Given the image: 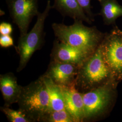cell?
I'll use <instances>...</instances> for the list:
<instances>
[{"mask_svg": "<svg viewBox=\"0 0 122 122\" xmlns=\"http://www.w3.org/2000/svg\"><path fill=\"white\" fill-rule=\"evenodd\" d=\"M74 20L71 25L53 23L54 34L61 42L91 55L100 46L106 33L101 32L96 26H86L81 20Z\"/></svg>", "mask_w": 122, "mask_h": 122, "instance_id": "6da1fadb", "label": "cell"}, {"mask_svg": "<svg viewBox=\"0 0 122 122\" xmlns=\"http://www.w3.org/2000/svg\"><path fill=\"white\" fill-rule=\"evenodd\" d=\"M113 81L116 82L104 60L100 44L79 66L76 87L83 93Z\"/></svg>", "mask_w": 122, "mask_h": 122, "instance_id": "7a4b0ae2", "label": "cell"}, {"mask_svg": "<svg viewBox=\"0 0 122 122\" xmlns=\"http://www.w3.org/2000/svg\"><path fill=\"white\" fill-rule=\"evenodd\" d=\"M118 85L113 81L82 93L84 122L99 120L109 115L118 98Z\"/></svg>", "mask_w": 122, "mask_h": 122, "instance_id": "3957f363", "label": "cell"}, {"mask_svg": "<svg viewBox=\"0 0 122 122\" xmlns=\"http://www.w3.org/2000/svg\"><path fill=\"white\" fill-rule=\"evenodd\" d=\"M19 109L34 122H42L50 111L48 92L41 77L22 87L18 101Z\"/></svg>", "mask_w": 122, "mask_h": 122, "instance_id": "277c9868", "label": "cell"}, {"mask_svg": "<svg viewBox=\"0 0 122 122\" xmlns=\"http://www.w3.org/2000/svg\"><path fill=\"white\" fill-rule=\"evenodd\" d=\"M52 8L51 1L48 0L44 11L42 13L39 12L37 15L36 22L30 31L20 37L16 48L20 56L17 72L21 71L25 67L34 52L41 48L45 35L44 23Z\"/></svg>", "mask_w": 122, "mask_h": 122, "instance_id": "5b68a950", "label": "cell"}, {"mask_svg": "<svg viewBox=\"0 0 122 122\" xmlns=\"http://www.w3.org/2000/svg\"><path fill=\"white\" fill-rule=\"evenodd\" d=\"M104 60L113 75L115 81H122V31L116 25L106 33L101 44Z\"/></svg>", "mask_w": 122, "mask_h": 122, "instance_id": "8992f818", "label": "cell"}, {"mask_svg": "<svg viewBox=\"0 0 122 122\" xmlns=\"http://www.w3.org/2000/svg\"><path fill=\"white\" fill-rule=\"evenodd\" d=\"M13 23L17 25L20 36L26 35L33 18L37 16L38 0H6Z\"/></svg>", "mask_w": 122, "mask_h": 122, "instance_id": "52a82bcc", "label": "cell"}, {"mask_svg": "<svg viewBox=\"0 0 122 122\" xmlns=\"http://www.w3.org/2000/svg\"><path fill=\"white\" fill-rule=\"evenodd\" d=\"M79 67L72 64L51 61L44 75L57 85L67 86L75 84Z\"/></svg>", "mask_w": 122, "mask_h": 122, "instance_id": "ba28073f", "label": "cell"}, {"mask_svg": "<svg viewBox=\"0 0 122 122\" xmlns=\"http://www.w3.org/2000/svg\"><path fill=\"white\" fill-rule=\"evenodd\" d=\"M91 55L57 39L54 41L51 61L72 64L80 66Z\"/></svg>", "mask_w": 122, "mask_h": 122, "instance_id": "9c48e42d", "label": "cell"}, {"mask_svg": "<svg viewBox=\"0 0 122 122\" xmlns=\"http://www.w3.org/2000/svg\"><path fill=\"white\" fill-rule=\"evenodd\" d=\"M60 87L63 95L65 109L71 116L74 122H84L82 93L77 90L75 84L67 86Z\"/></svg>", "mask_w": 122, "mask_h": 122, "instance_id": "30bf717a", "label": "cell"}, {"mask_svg": "<svg viewBox=\"0 0 122 122\" xmlns=\"http://www.w3.org/2000/svg\"><path fill=\"white\" fill-rule=\"evenodd\" d=\"M22 87L18 83L16 77L12 73L0 76V90L4 100V106L9 107L17 103Z\"/></svg>", "mask_w": 122, "mask_h": 122, "instance_id": "8fae6325", "label": "cell"}, {"mask_svg": "<svg viewBox=\"0 0 122 122\" xmlns=\"http://www.w3.org/2000/svg\"><path fill=\"white\" fill-rule=\"evenodd\" d=\"M52 8L63 16H68L92 24V21L81 7L77 0H54Z\"/></svg>", "mask_w": 122, "mask_h": 122, "instance_id": "7c38bea8", "label": "cell"}, {"mask_svg": "<svg viewBox=\"0 0 122 122\" xmlns=\"http://www.w3.org/2000/svg\"><path fill=\"white\" fill-rule=\"evenodd\" d=\"M101 5L100 15L105 25H114L118 18L122 16V6L117 0H97Z\"/></svg>", "mask_w": 122, "mask_h": 122, "instance_id": "4fadbf2b", "label": "cell"}, {"mask_svg": "<svg viewBox=\"0 0 122 122\" xmlns=\"http://www.w3.org/2000/svg\"><path fill=\"white\" fill-rule=\"evenodd\" d=\"M41 77L48 92L50 100V112L65 109L64 99L61 87L44 74Z\"/></svg>", "mask_w": 122, "mask_h": 122, "instance_id": "5bb4252c", "label": "cell"}, {"mask_svg": "<svg viewBox=\"0 0 122 122\" xmlns=\"http://www.w3.org/2000/svg\"><path fill=\"white\" fill-rule=\"evenodd\" d=\"M0 110L4 113L10 122H34L26 113L20 109L15 110L9 108V107L4 106L0 107Z\"/></svg>", "mask_w": 122, "mask_h": 122, "instance_id": "9a60e30c", "label": "cell"}, {"mask_svg": "<svg viewBox=\"0 0 122 122\" xmlns=\"http://www.w3.org/2000/svg\"><path fill=\"white\" fill-rule=\"evenodd\" d=\"M42 122H74L70 113L66 109L50 112Z\"/></svg>", "mask_w": 122, "mask_h": 122, "instance_id": "2e32d148", "label": "cell"}, {"mask_svg": "<svg viewBox=\"0 0 122 122\" xmlns=\"http://www.w3.org/2000/svg\"><path fill=\"white\" fill-rule=\"evenodd\" d=\"M81 7L82 9L85 13L93 22L94 21V15L92 11V0H77Z\"/></svg>", "mask_w": 122, "mask_h": 122, "instance_id": "e0dca14e", "label": "cell"}, {"mask_svg": "<svg viewBox=\"0 0 122 122\" xmlns=\"http://www.w3.org/2000/svg\"><path fill=\"white\" fill-rule=\"evenodd\" d=\"M0 46L3 48H7L14 46V40L10 35H0Z\"/></svg>", "mask_w": 122, "mask_h": 122, "instance_id": "ac0fdd59", "label": "cell"}, {"mask_svg": "<svg viewBox=\"0 0 122 122\" xmlns=\"http://www.w3.org/2000/svg\"><path fill=\"white\" fill-rule=\"evenodd\" d=\"M13 31L11 25L7 22H1L0 24V34L1 35H10Z\"/></svg>", "mask_w": 122, "mask_h": 122, "instance_id": "d6986e66", "label": "cell"}]
</instances>
